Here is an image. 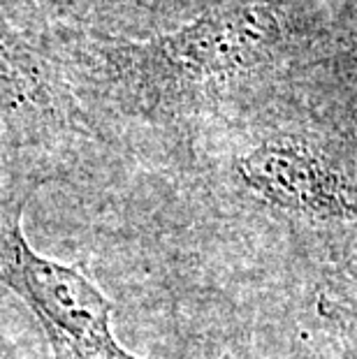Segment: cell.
I'll return each instance as SVG.
<instances>
[{
    "instance_id": "obj_1",
    "label": "cell",
    "mask_w": 357,
    "mask_h": 359,
    "mask_svg": "<svg viewBox=\"0 0 357 359\" xmlns=\"http://www.w3.org/2000/svg\"><path fill=\"white\" fill-rule=\"evenodd\" d=\"M290 37L278 3L237 0L161 35H65L54 49L97 135L100 118L172 126L218 111L276 70Z\"/></svg>"
},
{
    "instance_id": "obj_2",
    "label": "cell",
    "mask_w": 357,
    "mask_h": 359,
    "mask_svg": "<svg viewBox=\"0 0 357 359\" xmlns=\"http://www.w3.org/2000/svg\"><path fill=\"white\" fill-rule=\"evenodd\" d=\"M47 183L40 172L0 170V285L26 304L49 359H144L121 346L114 304L86 271L30 246L24 213Z\"/></svg>"
},
{
    "instance_id": "obj_3",
    "label": "cell",
    "mask_w": 357,
    "mask_h": 359,
    "mask_svg": "<svg viewBox=\"0 0 357 359\" xmlns=\"http://www.w3.org/2000/svg\"><path fill=\"white\" fill-rule=\"evenodd\" d=\"M211 188L230 211L302 225L357 227V177L288 130L232 135L211 163Z\"/></svg>"
},
{
    "instance_id": "obj_4",
    "label": "cell",
    "mask_w": 357,
    "mask_h": 359,
    "mask_svg": "<svg viewBox=\"0 0 357 359\" xmlns=\"http://www.w3.org/2000/svg\"><path fill=\"white\" fill-rule=\"evenodd\" d=\"M93 135L54 44H35L0 14V170L56 181L60 151Z\"/></svg>"
},
{
    "instance_id": "obj_5",
    "label": "cell",
    "mask_w": 357,
    "mask_h": 359,
    "mask_svg": "<svg viewBox=\"0 0 357 359\" xmlns=\"http://www.w3.org/2000/svg\"><path fill=\"white\" fill-rule=\"evenodd\" d=\"M7 304V299H0V359H49L47 343L37 327L33 330L24 313Z\"/></svg>"
},
{
    "instance_id": "obj_6",
    "label": "cell",
    "mask_w": 357,
    "mask_h": 359,
    "mask_svg": "<svg viewBox=\"0 0 357 359\" xmlns=\"http://www.w3.org/2000/svg\"><path fill=\"white\" fill-rule=\"evenodd\" d=\"M321 313L341 327L357 350V283H341L321 297Z\"/></svg>"
},
{
    "instance_id": "obj_7",
    "label": "cell",
    "mask_w": 357,
    "mask_h": 359,
    "mask_svg": "<svg viewBox=\"0 0 357 359\" xmlns=\"http://www.w3.org/2000/svg\"><path fill=\"white\" fill-rule=\"evenodd\" d=\"M346 44H348V53H351L355 70H357V14L353 17V21L348 24V35H346Z\"/></svg>"
},
{
    "instance_id": "obj_8",
    "label": "cell",
    "mask_w": 357,
    "mask_h": 359,
    "mask_svg": "<svg viewBox=\"0 0 357 359\" xmlns=\"http://www.w3.org/2000/svg\"><path fill=\"white\" fill-rule=\"evenodd\" d=\"M126 3H156V0H126Z\"/></svg>"
}]
</instances>
